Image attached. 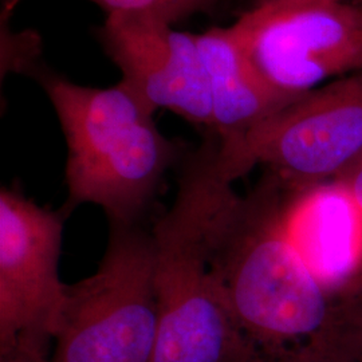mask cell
Here are the masks:
<instances>
[{"label": "cell", "instance_id": "obj_1", "mask_svg": "<svg viewBox=\"0 0 362 362\" xmlns=\"http://www.w3.org/2000/svg\"><path fill=\"white\" fill-rule=\"evenodd\" d=\"M235 180L218 134L208 130L184 158L173 204L152 230L160 311L152 362H247L258 351L235 322L215 272Z\"/></svg>", "mask_w": 362, "mask_h": 362}, {"label": "cell", "instance_id": "obj_2", "mask_svg": "<svg viewBox=\"0 0 362 362\" xmlns=\"http://www.w3.org/2000/svg\"><path fill=\"white\" fill-rule=\"evenodd\" d=\"M287 188L269 172L220 221L215 272L247 339L264 354L325 345L336 317L286 230Z\"/></svg>", "mask_w": 362, "mask_h": 362}, {"label": "cell", "instance_id": "obj_3", "mask_svg": "<svg viewBox=\"0 0 362 362\" xmlns=\"http://www.w3.org/2000/svg\"><path fill=\"white\" fill-rule=\"evenodd\" d=\"M30 74L46 91L65 134V207L90 203L104 209L110 224H137L180 155L179 145L158 130L155 112L122 82L82 86L37 62Z\"/></svg>", "mask_w": 362, "mask_h": 362}, {"label": "cell", "instance_id": "obj_4", "mask_svg": "<svg viewBox=\"0 0 362 362\" xmlns=\"http://www.w3.org/2000/svg\"><path fill=\"white\" fill-rule=\"evenodd\" d=\"M158 325L152 233L110 224L97 272L66 287L52 362H152Z\"/></svg>", "mask_w": 362, "mask_h": 362}, {"label": "cell", "instance_id": "obj_5", "mask_svg": "<svg viewBox=\"0 0 362 362\" xmlns=\"http://www.w3.org/2000/svg\"><path fill=\"white\" fill-rule=\"evenodd\" d=\"M221 152L236 179L264 164L290 188L334 180L362 156V71L300 95Z\"/></svg>", "mask_w": 362, "mask_h": 362}, {"label": "cell", "instance_id": "obj_6", "mask_svg": "<svg viewBox=\"0 0 362 362\" xmlns=\"http://www.w3.org/2000/svg\"><path fill=\"white\" fill-rule=\"evenodd\" d=\"M231 30L259 76L291 97L362 71V3H258Z\"/></svg>", "mask_w": 362, "mask_h": 362}, {"label": "cell", "instance_id": "obj_7", "mask_svg": "<svg viewBox=\"0 0 362 362\" xmlns=\"http://www.w3.org/2000/svg\"><path fill=\"white\" fill-rule=\"evenodd\" d=\"M64 207H39L16 188L0 191V353L47 348L54 339L66 287L59 257Z\"/></svg>", "mask_w": 362, "mask_h": 362}, {"label": "cell", "instance_id": "obj_8", "mask_svg": "<svg viewBox=\"0 0 362 362\" xmlns=\"http://www.w3.org/2000/svg\"><path fill=\"white\" fill-rule=\"evenodd\" d=\"M122 82L152 112L167 109L212 128V101L196 34L181 33L153 15L107 13L97 31Z\"/></svg>", "mask_w": 362, "mask_h": 362}, {"label": "cell", "instance_id": "obj_9", "mask_svg": "<svg viewBox=\"0 0 362 362\" xmlns=\"http://www.w3.org/2000/svg\"><path fill=\"white\" fill-rule=\"evenodd\" d=\"M286 188L291 243L330 297H348L362 285L361 209L337 180Z\"/></svg>", "mask_w": 362, "mask_h": 362}, {"label": "cell", "instance_id": "obj_10", "mask_svg": "<svg viewBox=\"0 0 362 362\" xmlns=\"http://www.w3.org/2000/svg\"><path fill=\"white\" fill-rule=\"evenodd\" d=\"M206 67L212 128L221 146L231 149L247 133L299 97L275 90L251 65L231 27H214L196 34Z\"/></svg>", "mask_w": 362, "mask_h": 362}, {"label": "cell", "instance_id": "obj_11", "mask_svg": "<svg viewBox=\"0 0 362 362\" xmlns=\"http://www.w3.org/2000/svg\"><path fill=\"white\" fill-rule=\"evenodd\" d=\"M336 317L327 345L362 362V285L336 302Z\"/></svg>", "mask_w": 362, "mask_h": 362}, {"label": "cell", "instance_id": "obj_12", "mask_svg": "<svg viewBox=\"0 0 362 362\" xmlns=\"http://www.w3.org/2000/svg\"><path fill=\"white\" fill-rule=\"evenodd\" d=\"M107 13L153 15L170 25L191 15L211 10L218 0H90Z\"/></svg>", "mask_w": 362, "mask_h": 362}, {"label": "cell", "instance_id": "obj_13", "mask_svg": "<svg viewBox=\"0 0 362 362\" xmlns=\"http://www.w3.org/2000/svg\"><path fill=\"white\" fill-rule=\"evenodd\" d=\"M250 362H356L345 353L332 346L314 345L300 349L288 350L278 354L258 351Z\"/></svg>", "mask_w": 362, "mask_h": 362}, {"label": "cell", "instance_id": "obj_14", "mask_svg": "<svg viewBox=\"0 0 362 362\" xmlns=\"http://www.w3.org/2000/svg\"><path fill=\"white\" fill-rule=\"evenodd\" d=\"M334 180L346 188V191L362 212V156Z\"/></svg>", "mask_w": 362, "mask_h": 362}, {"label": "cell", "instance_id": "obj_15", "mask_svg": "<svg viewBox=\"0 0 362 362\" xmlns=\"http://www.w3.org/2000/svg\"><path fill=\"white\" fill-rule=\"evenodd\" d=\"M0 362H52L45 350L33 346H15L8 351L0 353Z\"/></svg>", "mask_w": 362, "mask_h": 362}, {"label": "cell", "instance_id": "obj_16", "mask_svg": "<svg viewBox=\"0 0 362 362\" xmlns=\"http://www.w3.org/2000/svg\"><path fill=\"white\" fill-rule=\"evenodd\" d=\"M3 1V16L8 15L18 6L21 0H1Z\"/></svg>", "mask_w": 362, "mask_h": 362}, {"label": "cell", "instance_id": "obj_17", "mask_svg": "<svg viewBox=\"0 0 362 362\" xmlns=\"http://www.w3.org/2000/svg\"><path fill=\"white\" fill-rule=\"evenodd\" d=\"M269 1H345V0H259L258 3H269Z\"/></svg>", "mask_w": 362, "mask_h": 362}, {"label": "cell", "instance_id": "obj_18", "mask_svg": "<svg viewBox=\"0 0 362 362\" xmlns=\"http://www.w3.org/2000/svg\"><path fill=\"white\" fill-rule=\"evenodd\" d=\"M248 362H250V361H248Z\"/></svg>", "mask_w": 362, "mask_h": 362}]
</instances>
